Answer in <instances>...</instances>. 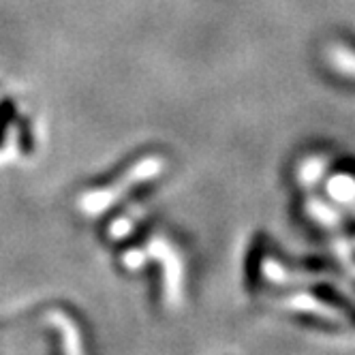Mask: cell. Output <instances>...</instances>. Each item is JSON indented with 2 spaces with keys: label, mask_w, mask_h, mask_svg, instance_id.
<instances>
[{
  "label": "cell",
  "mask_w": 355,
  "mask_h": 355,
  "mask_svg": "<svg viewBox=\"0 0 355 355\" xmlns=\"http://www.w3.org/2000/svg\"><path fill=\"white\" fill-rule=\"evenodd\" d=\"M323 169H325V163L321 159H311L300 167V180L304 184H313L321 178Z\"/></svg>",
  "instance_id": "obj_6"
},
{
  "label": "cell",
  "mask_w": 355,
  "mask_h": 355,
  "mask_svg": "<svg viewBox=\"0 0 355 355\" xmlns=\"http://www.w3.org/2000/svg\"><path fill=\"white\" fill-rule=\"evenodd\" d=\"M163 169H165V161L161 157H144L135 165H131V169L126 171L120 180H116L112 187L86 193L82 197V201H80V206L88 214L105 212L107 208H112L116 204L122 195L137 189L141 182H148V180H155V178H159L163 173Z\"/></svg>",
  "instance_id": "obj_1"
},
{
  "label": "cell",
  "mask_w": 355,
  "mask_h": 355,
  "mask_svg": "<svg viewBox=\"0 0 355 355\" xmlns=\"http://www.w3.org/2000/svg\"><path fill=\"white\" fill-rule=\"evenodd\" d=\"M327 195L338 204H351L355 199V178L340 173L327 180Z\"/></svg>",
  "instance_id": "obj_4"
},
{
  "label": "cell",
  "mask_w": 355,
  "mask_h": 355,
  "mask_svg": "<svg viewBox=\"0 0 355 355\" xmlns=\"http://www.w3.org/2000/svg\"><path fill=\"white\" fill-rule=\"evenodd\" d=\"M327 62L338 75L347 80H355V52L347 45H332L327 52Z\"/></svg>",
  "instance_id": "obj_3"
},
{
  "label": "cell",
  "mask_w": 355,
  "mask_h": 355,
  "mask_svg": "<svg viewBox=\"0 0 355 355\" xmlns=\"http://www.w3.org/2000/svg\"><path fill=\"white\" fill-rule=\"evenodd\" d=\"M287 304H291V309H297V311H304V313H319L323 315V319H334V313L325 309L323 304H319L317 300L309 297V295H297L293 300H289Z\"/></svg>",
  "instance_id": "obj_5"
},
{
  "label": "cell",
  "mask_w": 355,
  "mask_h": 355,
  "mask_svg": "<svg viewBox=\"0 0 355 355\" xmlns=\"http://www.w3.org/2000/svg\"><path fill=\"white\" fill-rule=\"evenodd\" d=\"M146 257H155L163 266V291H165L167 306H180L184 272H182V259L178 255V250L167 240L155 238L148 244Z\"/></svg>",
  "instance_id": "obj_2"
}]
</instances>
